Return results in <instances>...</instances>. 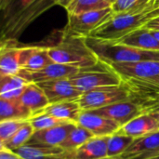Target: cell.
Here are the masks:
<instances>
[{
  "label": "cell",
  "mask_w": 159,
  "mask_h": 159,
  "mask_svg": "<svg viewBox=\"0 0 159 159\" xmlns=\"http://www.w3.org/2000/svg\"><path fill=\"white\" fill-rule=\"evenodd\" d=\"M29 120L23 119H9L0 121V143L9 140L21 127H23Z\"/></svg>",
  "instance_id": "30"
},
{
  "label": "cell",
  "mask_w": 159,
  "mask_h": 159,
  "mask_svg": "<svg viewBox=\"0 0 159 159\" xmlns=\"http://www.w3.org/2000/svg\"><path fill=\"white\" fill-rule=\"evenodd\" d=\"M105 1H107V2H108V3H109V4H110L111 6H112V4H113V3H114V2H115L116 0H105Z\"/></svg>",
  "instance_id": "36"
},
{
  "label": "cell",
  "mask_w": 159,
  "mask_h": 159,
  "mask_svg": "<svg viewBox=\"0 0 159 159\" xmlns=\"http://www.w3.org/2000/svg\"><path fill=\"white\" fill-rule=\"evenodd\" d=\"M123 80H144L159 76L158 61L118 62L109 64Z\"/></svg>",
  "instance_id": "7"
},
{
  "label": "cell",
  "mask_w": 159,
  "mask_h": 159,
  "mask_svg": "<svg viewBox=\"0 0 159 159\" xmlns=\"http://www.w3.org/2000/svg\"><path fill=\"white\" fill-rule=\"evenodd\" d=\"M159 155V130L134 139L129 148L120 156L105 159H153Z\"/></svg>",
  "instance_id": "9"
},
{
  "label": "cell",
  "mask_w": 159,
  "mask_h": 159,
  "mask_svg": "<svg viewBox=\"0 0 159 159\" xmlns=\"http://www.w3.org/2000/svg\"><path fill=\"white\" fill-rule=\"evenodd\" d=\"M0 159H25L14 151L8 150L3 146H0Z\"/></svg>",
  "instance_id": "32"
},
{
  "label": "cell",
  "mask_w": 159,
  "mask_h": 159,
  "mask_svg": "<svg viewBox=\"0 0 159 159\" xmlns=\"http://www.w3.org/2000/svg\"><path fill=\"white\" fill-rule=\"evenodd\" d=\"M70 80L82 94L101 88L119 86L123 83L121 76L109 64L102 61L93 66L81 68Z\"/></svg>",
  "instance_id": "4"
},
{
  "label": "cell",
  "mask_w": 159,
  "mask_h": 159,
  "mask_svg": "<svg viewBox=\"0 0 159 159\" xmlns=\"http://www.w3.org/2000/svg\"><path fill=\"white\" fill-rule=\"evenodd\" d=\"M114 14L112 7H110L104 9L82 14L68 15V21L63 30L72 35L87 38L96 29L106 22Z\"/></svg>",
  "instance_id": "6"
},
{
  "label": "cell",
  "mask_w": 159,
  "mask_h": 159,
  "mask_svg": "<svg viewBox=\"0 0 159 159\" xmlns=\"http://www.w3.org/2000/svg\"><path fill=\"white\" fill-rule=\"evenodd\" d=\"M80 68L76 66L52 62L45 68L35 72H27L20 70L19 75L24 78L28 83L38 84L47 81L71 78L73 75L77 74Z\"/></svg>",
  "instance_id": "8"
},
{
  "label": "cell",
  "mask_w": 159,
  "mask_h": 159,
  "mask_svg": "<svg viewBox=\"0 0 159 159\" xmlns=\"http://www.w3.org/2000/svg\"><path fill=\"white\" fill-rule=\"evenodd\" d=\"M45 92L49 104L65 101L79 100L82 93L74 86L70 78L47 81L37 84Z\"/></svg>",
  "instance_id": "11"
},
{
  "label": "cell",
  "mask_w": 159,
  "mask_h": 159,
  "mask_svg": "<svg viewBox=\"0 0 159 159\" xmlns=\"http://www.w3.org/2000/svg\"><path fill=\"white\" fill-rule=\"evenodd\" d=\"M143 110V114H159V95L132 101Z\"/></svg>",
  "instance_id": "31"
},
{
  "label": "cell",
  "mask_w": 159,
  "mask_h": 159,
  "mask_svg": "<svg viewBox=\"0 0 159 159\" xmlns=\"http://www.w3.org/2000/svg\"><path fill=\"white\" fill-rule=\"evenodd\" d=\"M158 16L159 7L142 12H122L114 14L89 36L99 40L115 42L133 31L144 27L149 21Z\"/></svg>",
  "instance_id": "2"
},
{
  "label": "cell",
  "mask_w": 159,
  "mask_h": 159,
  "mask_svg": "<svg viewBox=\"0 0 159 159\" xmlns=\"http://www.w3.org/2000/svg\"><path fill=\"white\" fill-rule=\"evenodd\" d=\"M20 70L19 41L17 39L0 41V75H16Z\"/></svg>",
  "instance_id": "14"
},
{
  "label": "cell",
  "mask_w": 159,
  "mask_h": 159,
  "mask_svg": "<svg viewBox=\"0 0 159 159\" xmlns=\"http://www.w3.org/2000/svg\"><path fill=\"white\" fill-rule=\"evenodd\" d=\"M110 7L111 5L105 0H73L65 10L68 15H76L89 11L101 10Z\"/></svg>",
  "instance_id": "25"
},
{
  "label": "cell",
  "mask_w": 159,
  "mask_h": 159,
  "mask_svg": "<svg viewBox=\"0 0 159 159\" xmlns=\"http://www.w3.org/2000/svg\"><path fill=\"white\" fill-rule=\"evenodd\" d=\"M87 44L94 51L100 61L111 64L118 62H138L158 61L159 51L132 48L115 42L99 40L88 36Z\"/></svg>",
  "instance_id": "3"
},
{
  "label": "cell",
  "mask_w": 159,
  "mask_h": 159,
  "mask_svg": "<svg viewBox=\"0 0 159 159\" xmlns=\"http://www.w3.org/2000/svg\"><path fill=\"white\" fill-rule=\"evenodd\" d=\"M18 100L31 112L33 116L42 113L49 104L45 92L35 83H29Z\"/></svg>",
  "instance_id": "18"
},
{
  "label": "cell",
  "mask_w": 159,
  "mask_h": 159,
  "mask_svg": "<svg viewBox=\"0 0 159 159\" xmlns=\"http://www.w3.org/2000/svg\"><path fill=\"white\" fill-rule=\"evenodd\" d=\"M93 137L94 136L87 129L76 124V126L70 132L66 140L61 143V147L67 152L73 153Z\"/></svg>",
  "instance_id": "24"
},
{
  "label": "cell",
  "mask_w": 159,
  "mask_h": 159,
  "mask_svg": "<svg viewBox=\"0 0 159 159\" xmlns=\"http://www.w3.org/2000/svg\"><path fill=\"white\" fill-rule=\"evenodd\" d=\"M53 62L87 68L97 64L100 60L87 44L86 37L75 36L64 30L55 31L46 44Z\"/></svg>",
  "instance_id": "1"
},
{
  "label": "cell",
  "mask_w": 159,
  "mask_h": 159,
  "mask_svg": "<svg viewBox=\"0 0 159 159\" xmlns=\"http://www.w3.org/2000/svg\"><path fill=\"white\" fill-rule=\"evenodd\" d=\"M144 27H146L150 30H159V16L153 19L151 21H149Z\"/></svg>",
  "instance_id": "33"
},
{
  "label": "cell",
  "mask_w": 159,
  "mask_h": 159,
  "mask_svg": "<svg viewBox=\"0 0 159 159\" xmlns=\"http://www.w3.org/2000/svg\"><path fill=\"white\" fill-rule=\"evenodd\" d=\"M108 137H93L80 148L73 152L71 159L107 158Z\"/></svg>",
  "instance_id": "21"
},
{
  "label": "cell",
  "mask_w": 159,
  "mask_h": 159,
  "mask_svg": "<svg viewBox=\"0 0 159 159\" xmlns=\"http://www.w3.org/2000/svg\"><path fill=\"white\" fill-rule=\"evenodd\" d=\"M125 101H130V93L124 83L83 93L78 100L83 111L96 110Z\"/></svg>",
  "instance_id": "5"
},
{
  "label": "cell",
  "mask_w": 159,
  "mask_h": 159,
  "mask_svg": "<svg viewBox=\"0 0 159 159\" xmlns=\"http://www.w3.org/2000/svg\"><path fill=\"white\" fill-rule=\"evenodd\" d=\"M91 112L115 121L120 127L143 114L142 108L132 101L116 102L100 109L91 110Z\"/></svg>",
  "instance_id": "12"
},
{
  "label": "cell",
  "mask_w": 159,
  "mask_h": 159,
  "mask_svg": "<svg viewBox=\"0 0 159 159\" xmlns=\"http://www.w3.org/2000/svg\"><path fill=\"white\" fill-rule=\"evenodd\" d=\"M115 43L141 49L159 51V42L155 38L151 30L146 27L135 30L121 39L115 41Z\"/></svg>",
  "instance_id": "19"
},
{
  "label": "cell",
  "mask_w": 159,
  "mask_h": 159,
  "mask_svg": "<svg viewBox=\"0 0 159 159\" xmlns=\"http://www.w3.org/2000/svg\"><path fill=\"white\" fill-rule=\"evenodd\" d=\"M31 112L17 100L0 99V121L9 119L29 120L32 117Z\"/></svg>",
  "instance_id": "23"
},
{
  "label": "cell",
  "mask_w": 159,
  "mask_h": 159,
  "mask_svg": "<svg viewBox=\"0 0 159 159\" xmlns=\"http://www.w3.org/2000/svg\"><path fill=\"white\" fill-rule=\"evenodd\" d=\"M151 32L153 35L155 36V38L159 42V30H151Z\"/></svg>",
  "instance_id": "35"
},
{
  "label": "cell",
  "mask_w": 159,
  "mask_h": 159,
  "mask_svg": "<svg viewBox=\"0 0 159 159\" xmlns=\"http://www.w3.org/2000/svg\"><path fill=\"white\" fill-rule=\"evenodd\" d=\"M159 130V121L153 114H143L119 129L118 133L133 139L143 137Z\"/></svg>",
  "instance_id": "16"
},
{
  "label": "cell",
  "mask_w": 159,
  "mask_h": 159,
  "mask_svg": "<svg viewBox=\"0 0 159 159\" xmlns=\"http://www.w3.org/2000/svg\"><path fill=\"white\" fill-rule=\"evenodd\" d=\"M48 48L43 45H22L20 43V64L23 71L35 72L52 63Z\"/></svg>",
  "instance_id": "10"
},
{
  "label": "cell",
  "mask_w": 159,
  "mask_h": 159,
  "mask_svg": "<svg viewBox=\"0 0 159 159\" xmlns=\"http://www.w3.org/2000/svg\"><path fill=\"white\" fill-rule=\"evenodd\" d=\"M34 133V129L30 122H28L23 127H21L9 140L3 143H0V146H3L11 151H15L27 144Z\"/></svg>",
  "instance_id": "27"
},
{
  "label": "cell",
  "mask_w": 159,
  "mask_h": 159,
  "mask_svg": "<svg viewBox=\"0 0 159 159\" xmlns=\"http://www.w3.org/2000/svg\"><path fill=\"white\" fill-rule=\"evenodd\" d=\"M43 112L59 119L77 124L83 110L78 100H74L48 104Z\"/></svg>",
  "instance_id": "20"
},
{
  "label": "cell",
  "mask_w": 159,
  "mask_h": 159,
  "mask_svg": "<svg viewBox=\"0 0 159 159\" xmlns=\"http://www.w3.org/2000/svg\"><path fill=\"white\" fill-rule=\"evenodd\" d=\"M25 159H71L72 154L61 146L25 144L14 151Z\"/></svg>",
  "instance_id": "17"
},
{
  "label": "cell",
  "mask_w": 159,
  "mask_h": 159,
  "mask_svg": "<svg viewBox=\"0 0 159 159\" xmlns=\"http://www.w3.org/2000/svg\"><path fill=\"white\" fill-rule=\"evenodd\" d=\"M28 84L29 83L19 75H0V99H19Z\"/></svg>",
  "instance_id": "22"
},
{
  "label": "cell",
  "mask_w": 159,
  "mask_h": 159,
  "mask_svg": "<svg viewBox=\"0 0 159 159\" xmlns=\"http://www.w3.org/2000/svg\"><path fill=\"white\" fill-rule=\"evenodd\" d=\"M34 1L35 0H0V10L2 13L1 22L7 21Z\"/></svg>",
  "instance_id": "28"
},
{
  "label": "cell",
  "mask_w": 159,
  "mask_h": 159,
  "mask_svg": "<svg viewBox=\"0 0 159 159\" xmlns=\"http://www.w3.org/2000/svg\"><path fill=\"white\" fill-rule=\"evenodd\" d=\"M73 0H54L55 4L58 6H61L64 8H66L68 7V5L72 2Z\"/></svg>",
  "instance_id": "34"
},
{
  "label": "cell",
  "mask_w": 159,
  "mask_h": 159,
  "mask_svg": "<svg viewBox=\"0 0 159 159\" xmlns=\"http://www.w3.org/2000/svg\"><path fill=\"white\" fill-rule=\"evenodd\" d=\"M153 115H155V116H157V118L158 119V121H159V114H153Z\"/></svg>",
  "instance_id": "37"
},
{
  "label": "cell",
  "mask_w": 159,
  "mask_h": 159,
  "mask_svg": "<svg viewBox=\"0 0 159 159\" xmlns=\"http://www.w3.org/2000/svg\"><path fill=\"white\" fill-rule=\"evenodd\" d=\"M75 126V123H66L50 129L34 131L27 144L43 146H61Z\"/></svg>",
  "instance_id": "15"
},
{
  "label": "cell",
  "mask_w": 159,
  "mask_h": 159,
  "mask_svg": "<svg viewBox=\"0 0 159 159\" xmlns=\"http://www.w3.org/2000/svg\"><path fill=\"white\" fill-rule=\"evenodd\" d=\"M77 124L87 129L94 137L111 136L121 128L115 121L91 111H83Z\"/></svg>",
  "instance_id": "13"
},
{
  "label": "cell",
  "mask_w": 159,
  "mask_h": 159,
  "mask_svg": "<svg viewBox=\"0 0 159 159\" xmlns=\"http://www.w3.org/2000/svg\"><path fill=\"white\" fill-rule=\"evenodd\" d=\"M134 141L133 138L116 132L107 140V158H114L122 155Z\"/></svg>",
  "instance_id": "26"
},
{
  "label": "cell",
  "mask_w": 159,
  "mask_h": 159,
  "mask_svg": "<svg viewBox=\"0 0 159 159\" xmlns=\"http://www.w3.org/2000/svg\"><path fill=\"white\" fill-rule=\"evenodd\" d=\"M153 159H159V155H158V156H157V157H156L155 158H153Z\"/></svg>",
  "instance_id": "38"
},
{
  "label": "cell",
  "mask_w": 159,
  "mask_h": 159,
  "mask_svg": "<svg viewBox=\"0 0 159 159\" xmlns=\"http://www.w3.org/2000/svg\"><path fill=\"white\" fill-rule=\"evenodd\" d=\"M29 122L32 125V127L34 128V131L50 129V128H53V127H56L59 125H62V124H66V123H71L68 121L59 119V118H57L51 115H48L47 113H44V112L32 116L29 119Z\"/></svg>",
  "instance_id": "29"
}]
</instances>
